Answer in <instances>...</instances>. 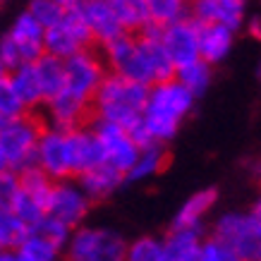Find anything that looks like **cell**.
<instances>
[{"label": "cell", "instance_id": "f1b7e54d", "mask_svg": "<svg viewBox=\"0 0 261 261\" xmlns=\"http://www.w3.org/2000/svg\"><path fill=\"white\" fill-rule=\"evenodd\" d=\"M15 254L24 261H60L63 259V249L56 247L53 242L43 240L36 232H29L22 245L15 249Z\"/></svg>", "mask_w": 261, "mask_h": 261}, {"label": "cell", "instance_id": "277c9868", "mask_svg": "<svg viewBox=\"0 0 261 261\" xmlns=\"http://www.w3.org/2000/svg\"><path fill=\"white\" fill-rule=\"evenodd\" d=\"M43 132V122L34 115L8 120L0 129V156L5 161V168L10 173L19 175L22 170L32 168L36 163V146L39 137Z\"/></svg>", "mask_w": 261, "mask_h": 261}, {"label": "cell", "instance_id": "ffe728a7", "mask_svg": "<svg viewBox=\"0 0 261 261\" xmlns=\"http://www.w3.org/2000/svg\"><path fill=\"white\" fill-rule=\"evenodd\" d=\"M218 192L214 187H206V190L194 192L185 204L177 208V214L173 218V228L175 230H201V223L208 216V211L216 206Z\"/></svg>", "mask_w": 261, "mask_h": 261}, {"label": "cell", "instance_id": "ee69618b", "mask_svg": "<svg viewBox=\"0 0 261 261\" xmlns=\"http://www.w3.org/2000/svg\"><path fill=\"white\" fill-rule=\"evenodd\" d=\"M15 261H24V259H19V256H17V254H15Z\"/></svg>", "mask_w": 261, "mask_h": 261}, {"label": "cell", "instance_id": "484cf974", "mask_svg": "<svg viewBox=\"0 0 261 261\" xmlns=\"http://www.w3.org/2000/svg\"><path fill=\"white\" fill-rule=\"evenodd\" d=\"M146 10H149V24L156 29H166L190 17L187 3L182 0H146Z\"/></svg>", "mask_w": 261, "mask_h": 261}, {"label": "cell", "instance_id": "3957f363", "mask_svg": "<svg viewBox=\"0 0 261 261\" xmlns=\"http://www.w3.org/2000/svg\"><path fill=\"white\" fill-rule=\"evenodd\" d=\"M127 242L118 230L106 225H80L70 232L63 249L65 261H125Z\"/></svg>", "mask_w": 261, "mask_h": 261}, {"label": "cell", "instance_id": "4316f807", "mask_svg": "<svg viewBox=\"0 0 261 261\" xmlns=\"http://www.w3.org/2000/svg\"><path fill=\"white\" fill-rule=\"evenodd\" d=\"M113 10L127 34L142 32L149 27V10L146 0H113Z\"/></svg>", "mask_w": 261, "mask_h": 261}, {"label": "cell", "instance_id": "f546056e", "mask_svg": "<svg viewBox=\"0 0 261 261\" xmlns=\"http://www.w3.org/2000/svg\"><path fill=\"white\" fill-rule=\"evenodd\" d=\"M17 185H19V192L34 197L36 201L43 204V208H46V199H48L50 187H53V180H48L39 168L32 166V168H27V170H22V173L17 175Z\"/></svg>", "mask_w": 261, "mask_h": 261}, {"label": "cell", "instance_id": "603a6c76", "mask_svg": "<svg viewBox=\"0 0 261 261\" xmlns=\"http://www.w3.org/2000/svg\"><path fill=\"white\" fill-rule=\"evenodd\" d=\"M168 166V151L161 144H149L139 149L135 166L129 168V173L125 175V182H144L151 180Z\"/></svg>", "mask_w": 261, "mask_h": 261}, {"label": "cell", "instance_id": "7bdbcfd3", "mask_svg": "<svg viewBox=\"0 0 261 261\" xmlns=\"http://www.w3.org/2000/svg\"><path fill=\"white\" fill-rule=\"evenodd\" d=\"M3 125H5V120H3V118H0V129H3Z\"/></svg>", "mask_w": 261, "mask_h": 261}, {"label": "cell", "instance_id": "d4e9b609", "mask_svg": "<svg viewBox=\"0 0 261 261\" xmlns=\"http://www.w3.org/2000/svg\"><path fill=\"white\" fill-rule=\"evenodd\" d=\"M34 70L39 74V82H41V89H43V103L48 98H53L56 94H60L65 89V65L63 60L58 58H50V56H43L34 63Z\"/></svg>", "mask_w": 261, "mask_h": 261}, {"label": "cell", "instance_id": "cb8c5ba5", "mask_svg": "<svg viewBox=\"0 0 261 261\" xmlns=\"http://www.w3.org/2000/svg\"><path fill=\"white\" fill-rule=\"evenodd\" d=\"M10 82H12V87H15L17 96L22 98L27 111L43 106V89H41L39 74H36V70H34V63L17 67V70L10 74Z\"/></svg>", "mask_w": 261, "mask_h": 261}, {"label": "cell", "instance_id": "30bf717a", "mask_svg": "<svg viewBox=\"0 0 261 261\" xmlns=\"http://www.w3.org/2000/svg\"><path fill=\"white\" fill-rule=\"evenodd\" d=\"M34 166L53 182L74 177V175H72L67 132L43 127V132H41V137H39V146H36V163H34Z\"/></svg>", "mask_w": 261, "mask_h": 261}, {"label": "cell", "instance_id": "7402d4cb", "mask_svg": "<svg viewBox=\"0 0 261 261\" xmlns=\"http://www.w3.org/2000/svg\"><path fill=\"white\" fill-rule=\"evenodd\" d=\"M201 242H204L201 230L170 228V232L161 240V245H163V261H199Z\"/></svg>", "mask_w": 261, "mask_h": 261}, {"label": "cell", "instance_id": "2e32d148", "mask_svg": "<svg viewBox=\"0 0 261 261\" xmlns=\"http://www.w3.org/2000/svg\"><path fill=\"white\" fill-rule=\"evenodd\" d=\"M5 34H8L10 39L15 41V46L19 48V56H22L24 65L36 63V60L43 56V34H46V29L29 15L27 10L19 12V15L12 19V24H10V29Z\"/></svg>", "mask_w": 261, "mask_h": 261}, {"label": "cell", "instance_id": "f35d334b", "mask_svg": "<svg viewBox=\"0 0 261 261\" xmlns=\"http://www.w3.org/2000/svg\"><path fill=\"white\" fill-rule=\"evenodd\" d=\"M0 261H15V252H0Z\"/></svg>", "mask_w": 261, "mask_h": 261}, {"label": "cell", "instance_id": "60d3db41", "mask_svg": "<svg viewBox=\"0 0 261 261\" xmlns=\"http://www.w3.org/2000/svg\"><path fill=\"white\" fill-rule=\"evenodd\" d=\"M3 77H8V70H5V65H3V60H0V80Z\"/></svg>", "mask_w": 261, "mask_h": 261}, {"label": "cell", "instance_id": "52a82bcc", "mask_svg": "<svg viewBox=\"0 0 261 261\" xmlns=\"http://www.w3.org/2000/svg\"><path fill=\"white\" fill-rule=\"evenodd\" d=\"M101 48L103 63L111 70V74L122 77L127 82H137L142 87H153L151 72L146 67V60H144V53L135 34H125V36H120Z\"/></svg>", "mask_w": 261, "mask_h": 261}, {"label": "cell", "instance_id": "d6986e66", "mask_svg": "<svg viewBox=\"0 0 261 261\" xmlns=\"http://www.w3.org/2000/svg\"><path fill=\"white\" fill-rule=\"evenodd\" d=\"M199 60H204L206 65H218L221 60L228 58L235 43V32H230L225 27L218 24H199Z\"/></svg>", "mask_w": 261, "mask_h": 261}, {"label": "cell", "instance_id": "b9f144b4", "mask_svg": "<svg viewBox=\"0 0 261 261\" xmlns=\"http://www.w3.org/2000/svg\"><path fill=\"white\" fill-rule=\"evenodd\" d=\"M3 173H10V170L5 168V161H3V156H0V175H3Z\"/></svg>", "mask_w": 261, "mask_h": 261}, {"label": "cell", "instance_id": "4dcf8cb0", "mask_svg": "<svg viewBox=\"0 0 261 261\" xmlns=\"http://www.w3.org/2000/svg\"><path fill=\"white\" fill-rule=\"evenodd\" d=\"M29 230L15 218L12 211H0V252H15Z\"/></svg>", "mask_w": 261, "mask_h": 261}, {"label": "cell", "instance_id": "5bb4252c", "mask_svg": "<svg viewBox=\"0 0 261 261\" xmlns=\"http://www.w3.org/2000/svg\"><path fill=\"white\" fill-rule=\"evenodd\" d=\"M80 8L89 32H91V39L96 43L106 46L127 34L113 10V0H87V3H80Z\"/></svg>", "mask_w": 261, "mask_h": 261}, {"label": "cell", "instance_id": "44dd1931", "mask_svg": "<svg viewBox=\"0 0 261 261\" xmlns=\"http://www.w3.org/2000/svg\"><path fill=\"white\" fill-rule=\"evenodd\" d=\"M122 182H125V175L118 173L115 168L106 166V163H101V166H96L94 170H89V173L77 177V185L82 187V192L89 197L91 204L108 199Z\"/></svg>", "mask_w": 261, "mask_h": 261}, {"label": "cell", "instance_id": "e0dca14e", "mask_svg": "<svg viewBox=\"0 0 261 261\" xmlns=\"http://www.w3.org/2000/svg\"><path fill=\"white\" fill-rule=\"evenodd\" d=\"M67 139H70V161L74 177H80L103 163L101 144L91 127H80L74 132H67Z\"/></svg>", "mask_w": 261, "mask_h": 261}, {"label": "cell", "instance_id": "8d00e7d4", "mask_svg": "<svg viewBox=\"0 0 261 261\" xmlns=\"http://www.w3.org/2000/svg\"><path fill=\"white\" fill-rule=\"evenodd\" d=\"M15 194H17V175L3 173L0 175V211H10Z\"/></svg>", "mask_w": 261, "mask_h": 261}, {"label": "cell", "instance_id": "5b68a950", "mask_svg": "<svg viewBox=\"0 0 261 261\" xmlns=\"http://www.w3.org/2000/svg\"><path fill=\"white\" fill-rule=\"evenodd\" d=\"M91 43H94V39H91L87 22H84L80 3H65L63 19L56 27L46 29V34H43V53L50 58H58L63 63L67 58L77 56L80 50L91 48Z\"/></svg>", "mask_w": 261, "mask_h": 261}, {"label": "cell", "instance_id": "9c48e42d", "mask_svg": "<svg viewBox=\"0 0 261 261\" xmlns=\"http://www.w3.org/2000/svg\"><path fill=\"white\" fill-rule=\"evenodd\" d=\"M63 65H65V89L70 94L91 103L94 94L98 91V87L103 84L106 74H108L103 56L96 53L94 48H87V50H80L77 56L67 58Z\"/></svg>", "mask_w": 261, "mask_h": 261}, {"label": "cell", "instance_id": "6da1fadb", "mask_svg": "<svg viewBox=\"0 0 261 261\" xmlns=\"http://www.w3.org/2000/svg\"><path fill=\"white\" fill-rule=\"evenodd\" d=\"M194 101L197 98L180 82H175V77L149 87L146 106H144V113L139 118V125H142L149 144L166 146L177 135L182 120L192 113Z\"/></svg>", "mask_w": 261, "mask_h": 261}, {"label": "cell", "instance_id": "7c38bea8", "mask_svg": "<svg viewBox=\"0 0 261 261\" xmlns=\"http://www.w3.org/2000/svg\"><path fill=\"white\" fill-rule=\"evenodd\" d=\"M197 29L199 27L192 17L170 24L166 29H161L159 39H161V43H163L166 56L170 58V63H173L175 72L199 60V32Z\"/></svg>", "mask_w": 261, "mask_h": 261}, {"label": "cell", "instance_id": "1f68e13d", "mask_svg": "<svg viewBox=\"0 0 261 261\" xmlns=\"http://www.w3.org/2000/svg\"><path fill=\"white\" fill-rule=\"evenodd\" d=\"M125 261H163V245L153 235H142V238L127 242Z\"/></svg>", "mask_w": 261, "mask_h": 261}, {"label": "cell", "instance_id": "ac0fdd59", "mask_svg": "<svg viewBox=\"0 0 261 261\" xmlns=\"http://www.w3.org/2000/svg\"><path fill=\"white\" fill-rule=\"evenodd\" d=\"M159 34H161V29L151 27V24L137 34V41H139V48H142V53H144V60H146V67L151 72L153 84L168 82L175 77V67L170 63V58L166 56V50H163V43H161Z\"/></svg>", "mask_w": 261, "mask_h": 261}, {"label": "cell", "instance_id": "e575fe53", "mask_svg": "<svg viewBox=\"0 0 261 261\" xmlns=\"http://www.w3.org/2000/svg\"><path fill=\"white\" fill-rule=\"evenodd\" d=\"M29 232H36V235H41L43 240H48V242H53L56 247H60V249H65V245H67V240H70V232L72 230H67L65 225H60V223H56L53 218H43V221L36 225V228H32Z\"/></svg>", "mask_w": 261, "mask_h": 261}, {"label": "cell", "instance_id": "83f0119b", "mask_svg": "<svg viewBox=\"0 0 261 261\" xmlns=\"http://www.w3.org/2000/svg\"><path fill=\"white\" fill-rule=\"evenodd\" d=\"M211 80H214V67L206 65L204 60H197V63H192L175 72V82H180L194 98L201 96L206 89L211 87Z\"/></svg>", "mask_w": 261, "mask_h": 261}, {"label": "cell", "instance_id": "7a4b0ae2", "mask_svg": "<svg viewBox=\"0 0 261 261\" xmlns=\"http://www.w3.org/2000/svg\"><path fill=\"white\" fill-rule=\"evenodd\" d=\"M146 94H149V87L127 82L108 72L91 98V115L98 122H111V125H120L127 129L142 118Z\"/></svg>", "mask_w": 261, "mask_h": 261}, {"label": "cell", "instance_id": "ba28073f", "mask_svg": "<svg viewBox=\"0 0 261 261\" xmlns=\"http://www.w3.org/2000/svg\"><path fill=\"white\" fill-rule=\"evenodd\" d=\"M89 211H91V201H89V197L82 192L77 182L72 180L53 182V187H50L46 199L48 218H53L67 230H77L80 225H84Z\"/></svg>", "mask_w": 261, "mask_h": 261}, {"label": "cell", "instance_id": "ab89813d", "mask_svg": "<svg viewBox=\"0 0 261 261\" xmlns=\"http://www.w3.org/2000/svg\"><path fill=\"white\" fill-rule=\"evenodd\" d=\"M252 32L256 34V36H261V19H254L252 22Z\"/></svg>", "mask_w": 261, "mask_h": 261}, {"label": "cell", "instance_id": "74e56055", "mask_svg": "<svg viewBox=\"0 0 261 261\" xmlns=\"http://www.w3.org/2000/svg\"><path fill=\"white\" fill-rule=\"evenodd\" d=\"M249 214H252L254 218L259 221V225H261V194H259V199L254 201V206H252V211H249Z\"/></svg>", "mask_w": 261, "mask_h": 261}, {"label": "cell", "instance_id": "8fae6325", "mask_svg": "<svg viewBox=\"0 0 261 261\" xmlns=\"http://www.w3.org/2000/svg\"><path fill=\"white\" fill-rule=\"evenodd\" d=\"M91 129H94L96 139L101 144L103 163L115 168V170L122 175L129 173V168L135 166L137 156H139V146H137L135 139L129 137V132L120 125L98 122V120H94Z\"/></svg>", "mask_w": 261, "mask_h": 261}, {"label": "cell", "instance_id": "4fadbf2b", "mask_svg": "<svg viewBox=\"0 0 261 261\" xmlns=\"http://www.w3.org/2000/svg\"><path fill=\"white\" fill-rule=\"evenodd\" d=\"M43 113H46V122L50 129L74 132L80 127H87L84 122L91 118V103L63 89L60 94L43 103Z\"/></svg>", "mask_w": 261, "mask_h": 261}, {"label": "cell", "instance_id": "d6a6232c", "mask_svg": "<svg viewBox=\"0 0 261 261\" xmlns=\"http://www.w3.org/2000/svg\"><path fill=\"white\" fill-rule=\"evenodd\" d=\"M27 12H29L43 29H50V27H56V24L63 19L65 0H34V3H29Z\"/></svg>", "mask_w": 261, "mask_h": 261}, {"label": "cell", "instance_id": "9a60e30c", "mask_svg": "<svg viewBox=\"0 0 261 261\" xmlns=\"http://www.w3.org/2000/svg\"><path fill=\"white\" fill-rule=\"evenodd\" d=\"M192 19L199 24H218L230 32H238L245 24L242 0H197L192 5Z\"/></svg>", "mask_w": 261, "mask_h": 261}, {"label": "cell", "instance_id": "d590c367", "mask_svg": "<svg viewBox=\"0 0 261 261\" xmlns=\"http://www.w3.org/2000/svg\"><path fill=\"white\" fill-rule=\"evenodd\" d=\"M199 261H242L235 252H230L225 245H221L214 238H204L199 249Z\"/></svg>", "mask_w": 261, "mask_h": 261}, {"label": "cell", "instance_id": "8992f818", "mask_svg": "<svg viewBox=\"0 0 261 261\" xmlns=\"http://www.w3.org/2000/svg\"><path fill=\"white\" fill-rule=\"evenodd\" d=\"M211 238L235 252L242 261H256L261 252V225L249 211L223 214L211 228Z\"/></svg>", "mask_w": 261, "mask_h": 261}, {"label": "cell", "instance_id": "836d02e7", "mask_svg": "<svg viewBox=\"0 0 261 261\" xmlns=\"http://www.w3.org/2000/svg\"><path fill=\"white\" fill-rule=\"evenodd\" d=\"M27 108H24L22 98L17 96L15 87H12V82H10V74L8 77H3L0 80V118L5 120H15V118H22L27 115Z\"/></svg>", "mask_w": 261, "mask_h": 261}]
</instances>
